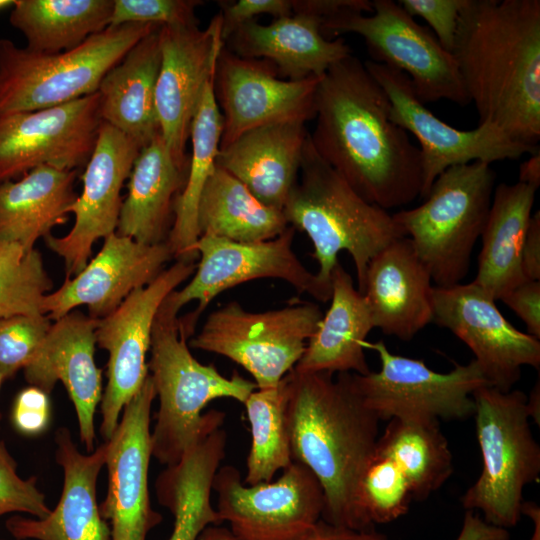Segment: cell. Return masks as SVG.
I'll return each instance as SVG.
<instances>
[{"label":"cell","instance_id":"30bf717a","mask_svg":"<svg viewBox=\"0 0 540 540\" xmlns=\"http://www.w3.org/2000/svg\"><path fill=\"white\" fill-rule=\"evenodd\" d=\"M321 32L328 40L348 33L361 36L372 61L404 73L424 104L439 100L460 106L470 103L452 53L398 1L373 0L369 15L339 13L323 21Z\"/></svg>","mask_w":540,"mask_h":540},{"label":"cell","instance_id":"6da1fadb","mask_svg":"<svg viewBox=\"0 0 540 540\" xmlns=\"http://www.w3.org/2000/svg\"><path fill=\"white\" fill-rule=\"evenodd\" d=\"M390 101L357 57L333 64L315 93L317 154L367 202L388 211L420 197L421 154L390 119Z\"/></svg>","mask_w":540,"mask_h":540},{"label":"cell","instance_id":"ba28073f","mask_svg":"<svg viewBox=\"0 0 540 540\" xmlns=\"http://www.w3.org/2000/svg\"><path fill=\"white\" fill-rule=\"evenodd\" d=\"M160 26H110L80 46L55 54L32 52L0 38V117L69 103L97 92L106 73Z\"/></svg>","mask_w":540,"mask_h":540},{"label":"cell","instance_id":"8d00e7d4","mask_svg":"<svg viewBox=\"0 0 540 540\" xmlns=\"http://www.w3.org/2000/svg\"><path fill=\"white\" fill-rule=\"evenodd\" d=\"M376 450L389 457L405 476L413 500L426 499L453 471L449 444L436 419L389 420Z\"/></svg>","mask_w":540,"mask_h":540},{"label":"cell","instance_id":"7bdbcfd3","mask_svg":"<svg viewBox=\"0 0 540 540\" xmlns=\"http://www.w3.org/2000/svg\"><path fill=\"white\" fill-rule=\"evenodd\" d=\"M46 496L37 487V477L23 479L17 474V463L0 441V517L23 512L34 518L50 513Z\"/></svg>","mask_w":540,"mask_h":540},{"label":"cell","instance_id":"f546056e","mask_svg":"<svg viewBox=\"0 0 540 540\" xmlns=\"http://www.w3.org/2000/svg\"><path fill=\"white\" fill-rule=\"evenodd\" d=\"M186 176L158 134L135 159L115 232L146 245L166 242Z\"/></svg>","mask_w":540,"mask_h":540},{"label":"cell","instance_id":"cb8c5ba5","mask_svg":"<svg viewBox=\"0 0 540 540\" xmlns=\"http://www.w3.org/2000/svg\"><path fill=\"white\" fill-rule=\"evenodd\" d=\"M55 458L63 470V487L56 507L44 518L12 516L5 522L16 540H110L102 518L96 486L107 456V442L83 454L65 427L55 433Z\"/></svg>","mask_w":540,"mask_h":540},{"label":"cell","instance_id":"8992f818","mask_svg":"<svg viewBox=\"0 0 540 540\" xmlns=\"http://www.w3.org/2000/svg\"><path fill=\"white\" fill-rule=\"evenodd\" d=\"M495 181L488 163L452 166L435 179L421 205L392 214L435 287L455 286L466 278L489 214Z\"/></svg>","mask_w":540,"mask_h":540},{"label":"cell","instance_id":"6f0895ef","mask_svg":"<svg viewBox=\"0 0 540 540\" xmlns=\"http://www.w3.org/2000/svg\"><path fill=\"white\" fill-rule=\"evenodd\" d=\"M3 381H4V378H3L2 375L0 374V387H1V384H2ZM0 418H1V415H0Z\"/></svg>","mask_w":540,"mask_h":540},{"label":"cell","instance_id":"277c9868","mask_svg":"<svg viewBox=\"0 0 540 540\" xmlns=\"http://www.w3.org/2000/svg\"><path fill=\"white\" fill-rule=\"evenodd\" d=\"M178 312L166 297L155 317L147 363L159 400L152 457L165 466L178 463L186 451L222 427L224 412L202 413L209 402L231 398L243 404L257 389L237 373L225 377L213 364L200 363L189 349Z\"/></svg>","mask_w":540,"mask_h":540},{"label":"cell","instance_id":"f5cc1de1","mask_svg":"<svg viewBox=\"0 0 540 540\" xmlns=\"http://www.w3.org/2000/svg\"><path fill=\"white\" fill-rule=\"evenodd\" d=\"M518 182L538 189L540 185V151L531 156L519 166Z\"/></svg>","mask_w":540,"mask_h":540},{"label":"cell","instance_id":"d6986e66","mask_svg":"<svg viewBox=\"0 0 540 540\" xmlns=\"http://www.w3.org/2000/svg\"><path fill=\"white\" fill-rule=\"evenodd\" d=\"M155 398L148 374L106 440L108 485L99 511L110 527V540H146L162 521V515L152 508L148 486L151 408Z\"/></svg>","mask_w":540,"mask_h":540},{"label":"cell","instance_id":"681fc988","mask_svg":"<svg viewBox=\"0 0 540 540\" xmlns=\"http://www.w3.org/2000/svg\"><path fill=\"white\" fill-rule=\"evenodd\" d=\"M297 540H389L375 529L357 530L330 524L322 518Z\"/></svg>","mask_w":540,"mask_h":540},{"label":"cell","instance_id":"3957f363","mask_svg":"<svg viewBox=\"0 0 540 540\" xmlns=\"http://www.w3.org/2000/svg\"><path fill=\"white\" fill-rule=\"evenodd\" d=\"M287 426L293 461L305 465L324 492L322 519L374 529L362 516L357 490L379 438V418L357 393L351 373L286 374Z\"/></svg>","mask_w":540,"mask_h":540},{"label":"cell","instance_id":"f35d334b","mask_svg":"<svg viewBox=\"0 0 540 540\" xmlns=\"http://www.w3.org/2000/svg\"><path fill=\"white\" fill-rule=\"evenodd\" d=\"M52 287L39 250L0 242V319L43 314L42 302Z\"/></svg>","mask_w":540,"mask_h":540},{"label":"cell","instance_id":"680465c9","mask_svg":"<svg viewBox=\"0 0 540 540\" xmlns=\"http://www.w3.org/2000/svg\"><path fill=\"white\" fill-rule=\"evenodd\" d=\"M1 540V539H0Z\"/></svg>","mask_w":540,"mask_h":540},{"label":"cell","instance_id":"ac0fdd59","mask_svg":"<svg viewBox=\"0 0 540 540\" xmlns=\"http://www.w3.org/2000/svg\"><path fill=\"white\" fill-rule=\"evenodd\" d=\"M473 281L433 290V323L450 330L472 351L489 386L507 392L521 369H539L540 340L516 329Z\"/></svg>","mask_w":540,"mask_h":540},{"label":"cell","instance_id":"e0dca14e","mask_svg":"<svg viewBox=\"0 0 540 540\" xmlns=\"http://www.w3.org/2000/svg\"><path fill=\"white\" fill-rule=\"evenodd\" d=\"M321 77L286 80L271 62L240 57L224 45L213 81L223 120L220 149L258 127L314 119L315 93Z\"/></svg>","mask_w":540,"mask_h":540},{"label":"cell","instance_id":"484cf974","mask_svg":"<svg viewBox=\"0 0 540 540\" xmlns=\"http://www.w3.org/2000/svg\"><path fill=\"white\" fill-rule=\"evenodd\" d=\"M322 23V18L309 14L276 18L267 25L251 20L230 35L225 47L243 58L271 62L286 80L321 77L351 55L342 37L328 40L322 35Z\"/></svg>","mask_w":540,"mask_h":540},{"label":"cell","instance_id":"ee69618b","mask_svg":"<svg viewBox=\"0 0 540 540\" xmlns=\"http://www.w3.org/2000/svg\"><path fill=\"white\" fill-rule=\"evenodd\" d=\"M411 16L423 18L440 45L452 53L458 21L467 0H399Z\"/></svg>","mask_w":540,"mask_h":540},{"label":"cell","instance_id":"bcb514c9","mask_svg":"<svg viewBox=\"0 0 540 540\" xmlns=\"http://www.w3.org/2000/svg\"><path fill=\"white\" fill-rule=\"evenodd\" d=\"M221 35L225 41L242 24L254 20L258 15H271L276 18L293 14L292 0H237L222 1Z\"/></svg>","mask_w":540,"mask_h":540},{"label":"cell","instance_id":"7a4b0ae2","mask_svg":"<svg viewBox=\"0 0 540 540\" xmlns=\"http://www.w3.org/2000/svg\"><path fill=\"white\" fill-rule=\"evenodd\" d=\"M452 55L479 124L538 146L540 1L467 0Z\"/></svg>","mask_w":540,"mask_h":540},{"label":"cell","instance_id":"1f68e13d","mask_svg":"<svg viewBox=\"0 0 540 540\" xmlns=\"http://www.w3.org/2000/svg\"><path fill=\"white\" fill-rule=\"evenodd\" d=\"M77 170L39 166L15 180L0 183V242H13L26 250L65 223L68 208L77 198Z\"/></svg>","mask_w":540,"mask_h":540},{"label":"cell","instance_id":"4316f807","mask_svg":"<svg viewBox=\"0 0 540 540\" xmlns=\"http://www.w3.org/2000/svg\"><path fill=\"white\" fill-rule=\"evenodd\" d=\"M308 136L302 122L258 127L220 149L216 166L237 178L265 205L283 210L298 179Z\"/></svg>","mask_w":540,"mask_h":540},{"label":"cell","instance_id":"74e56055","mask_svg":"<svg viewBox=\"0 0 540 540\" xmlns=\"http://www.w3.org/2000/svg\"><path fill=\"white\" fill-rule=\"evenodd\" d=\"M287 402L288 383L284 377L275 387L254 390L243 403L251 430L244 484L270 482L293 462Z\"/></svg>","mask_w":540,"mask_h":540},{"label":"cell","instance_id":"d6a6232c","mask_svg":"<svg viewBox=\"0 0 540 540\" xmlns=\"http://www.w3.org/2000/svg\"><path fill=\"white\" fill-rule=\"evenodd\" d=\"M536 191L520 182L499 183L494 189L473 282L496 301L527 281L521 251Z\"/></svg>","mask_w":540,"mask_h":540},{"label":"cell","instance_id":"83f0119b","mask_svg":"<svg viewBox=\"0 0 540 540\" xmlns=\"http://www.w3.org/2000/svg\"><path fill=\"white\" fill-rule=\"evenodd\" d=\"M160 27L138 41L106 73L97 90L102 122L141 148L160 134L155 104L161 63Z\"/></svg>","mask_w":540,"mask_h":540},{"label":"cell","instance_id":"db71d44e","mask_svg":"<svg viewBox=\"0 0 540 540\" xmlns=\"http://www.w3.org/2000/svg\"><path fill=\"white\" fill-rule=\"evenodd\" d=\"M198 540H238L229 528L220 525L208 526L199 536Z\"/></svg>","mask_w":540,"mask_h":540},{"label":"cell","instance_id":"f1b7e54d","mask_svg":"<svg viewBox=\"0 0 540 540\" xmlns=\"http://www.w3.org/2000/svg\"><path fill=\"white\" fill-rule=\"evenodd\" d=\"M330 307L293 368L297 372H370L364 353L374 328L368 304L351 275L338 263L331 275Z\"/></svg>","mask_w":540,"mask_h":540},{"label":"cell","instance_id":"5b68a950","mask_svg":"<svg viewBox=\"0 0 540 540\" xmlns=\"http://www.w3.org/2000/svg\"><path fill=\"white\" fill-rule=\"evenodd\" d=\"M283 213L311 240L316 276L331 289V275L346 251L353 260L362 294L370 260L391 242L406 237L391 213L363 199L306 141L298 179Z\"/></svg>","mask_w":540,"mask_h":540},{"label":"cell","instance_id":"52a82bcc","mask_svg":"<svg viewBox=\"0 0 540 540\" xmlns=\"http://www.w3.org/2000/svg\"><path fill=\"white\" fill-rule=\"evenodd\" d=\"M473 398L483 467L461 503L466 510H480L486 523L511 528L522 516L525 486L540 474V447L530 427L528 396L520 390L483 386Z\"/></svg>","mask_w":540,"mask_h":540},{"label":"cell","instance_id":"11a10c76","mask_svg":"<svg viewBox=\"0 0 540 540\" xmlns=\"http://www.w3.org/2000/svg\"><path fill=\"white\" fill-rule=\"evenodd\" d=\"M522 515H527L533 522V533L529 540H540V510L533 502H524Z\"/></svg>","mask_w":540,"mask_h":540},{"label":"cell","instance_id":"4fadbf2b","mask_svg":"<svg viewBox=\"0 0 540 540\" xmlns=\"http://www.w3.org/2000/svg\"><path fill=\"white\" fill-rule=\"evenodd\" d=\"M221 522L238 540H297L322 518L324 492L315 475L293 461L275 481L244 484L232 465L212 483Z\"/></svg>","mask_w":540,"mask_h":540},{"label":"cell","instance_id":"603a6c76","mask_svg":"<svg viewBox=\"0 0 540 540\" xmlns=\"http://www.w3.org/2000/svg\"><path fill=\"white\" fill-rule=\"evenodd\" d=\"M97 319L73 310L52 323L29 364L25 379L48 394L60 381L77 416L80 441L87 453L95 450L94 417L101 402L102 370L95 362Z\"/></svg>","mask_w":540,"mask_h":540},{"label":"cell","instance_id":"e575fe53","mask_svg":"<svg viewBox=\"0 0 540 540\" xmlns=\"http://www.w3.org/2000/svg\"><path fill=\"white\" fill-rule=\"evenodd\" d=\"M201 235L236 242H259L281 235L289 226L283 210L256 198L237 178L216 166L198 206Z\"/></svg>","mask_w":540,"mask_h":540},{"label":"cell","instance_id":"44dd1931","mask_svg":"<svg viewBox=\"0 0 540 540\" xmlns=\"http://www.w3.org/2000/svg\"><path fill=\"white\" fill-rule=\"evenodd\" d=\"M140 150L134 140L102 122L85 165L81 194L68 208L74 224L65 236L44 238L48 248L63 259L66 277L75 276L86 266L97 240L116 231L123 202L121 189Z\"/></svg>","mask_w":540,"mask_h":540},{"label":"cell","instance_id":"f907efd6","mask_svg":"<svg viewBox=\"0 0 540 540\" xmlns=\"http://www.w3.org/2000/svg\"><path fill=\"white\" fill-rule=\"evenodd\" d=\"M521 266L526 280L540 281V212L530 217L521 251Z\"/></svg>","mask_w":540,"mask_h":540},{"label":"cell","instance_id":"7c38bea8","mask_svg":"<svg viewBox=\"0 0 540 540\" xmlns=\"http://www.w3.org/2000/svg\"><path fill=\"white\" fill-rule=\"evenodd\" d=\"M380 359L378 372L351 373L364 404L382 420L425 418L462 420L474 415V392L489 386L473 359L449 372H437L423 360L393 354L386 344L365 343Z\"/></svg>","mask_w":540,"mask_h":540},{"label":"cell","instance_id":"d590c367","mask_svg":"<svg viewBox=\"0 0 540 540\" xmlns=\"http://www.w3.org/2000/svg\"><path fill=\"white\" fill-rule=\"evenodd\" d=\"M113 0H15L10 24L28 50L55 54L80 46L109 27Z\"/></svg>","mask_w":540,"mask_h":540},{"label":"cell","instance_id":"4dcf8cb0","mask_svg":"<svg viewBox=\"0 0 540 540\" xmlns=\"http://www.w3.org/2000/svg\"><path fill=\"white\" fill-rule=\"evenodd\" d=\"M226 442L225 430L218 428L158 475L157 500L174 519L168 540H198L208 526L222 523L212 505L211 493L213 479L225 457Z\"/></svg>","mask_w":540,"mask_h":540},{"label":"cell","instance_id":"9f6ffc18","mask_svg":"<svg viewBox=\"0 0 540 540\" xmlns=\"http://www.w3.org/2000/svg\"><path fill=\"white\" fill-rule=\"evenodd\" d=\"M15 0H0V11L11 9L14 6Z\"/></svg>","mask_w":540,"mask_h":540},{"label":"cell","instance_id":"c3c4849f","mask_svg":"<svg viewBox=\"0 0 540 540\" xmlns=\"http://www.w3.org/2000/svg\"><path fill=\"white\" fill-rule=\"evenodd\" d=\"M293 14H309L323 21L344 11L372 12L369 0H292Z\"/></svg>","mask_w":540,"mask_h":540},{"label":"cell","instance_id":"9a60e30c","mask_svg":"<svg viewBox=\"0 0 540 540\" xmlns=\"http://www.w3.org/2000/svg\"><path fill=\"white\" fill-rule=\"evenodd\" d=\"M195 269V262L176 260L151 283L134 290L112 313L97 319L96 344L108 353L107 385L100 402V432L105 441L149 374L146 358L162 302Z\"/></svg>","mask_w":540,"mask_h":540},{"label":"cell","instance_id":"f6af8a7d","mask_svg":"<svg viewBox=\"0 0 540 540\" xmlns=\"http://www.w3.org/2000/svg\"><path fill=\"white\" fill-rule=\"evenodd\" d=\"M50 394L30 385L16 395L11 421L14 428L25 436H37L45 432L51 419Z\"/></svg>","mask_w":540,"mask_h":540},{"label":"cell","instance_id":"2e32d148","mask_svg":"<svg viewBox=\"0 0 540 540\" xmlns=\"http://www.w3.org/2000/svg\"><path fill=\"white\" fill-rule=\"evenodd\" d=\"M101 124L97 92L59 106L0 117V183L39 166L77 170L86 165Z\"/></svg>","mask_w":540,"mask_h":540},{"label":"cell","instance_id":"b9f144b4","mask_svg":"<svg viewBox=\"0 0 540 540\" xmlns=\"http://www.w3.org/2000/svg\"><path fill=\"white\" fill-rule=\"evenodd\" d=\"M197 0H113L110 26L130 23L166 25L198 24Z\"/></svg>","mask_w":540,"mask_h":540},{"label":"cell","instance_id":"7402d4cb","mask_svg":"<svg viewBox=\"0 0 540 540\" xmlns=\"http://www.w3.org/2000/svg\"><path fill=\"white\" fill-rule=\"evenodd\" d=\"M172 258L167 242L146 245L111 233L78 274L45 295L42 313L55 321L86 305L90 317L104 318L134 290L151 283Z\"/></svg>","mask_w":540,"mask_h":540},{"label":"cell","instance_id":"8fae6325","mask_svg":"<svg viewBox=\"0 0 540 540\" xmlns=\"http://www.w3.org/2000/svg\"><path fill=\"white\" fill-rule=\"evenodd\" d=\"M292 226L278 237L259 242H236L213 235H201L195 245L200 256L189 283L174 290L167 298L180 311L197 301V307L179 317L188 340L195 334L196 324L211 301L227 289L257 279H280L298 293H307L319 302L330 301L331 289L324 286L295 254Z\"/></svg>","mask_w":540,"mask_h":540},{"label":"cell","instance_id":"ab89813d","mask_svg":"<svg viewBox=\"0 0 540 540\" xmlns=\"http://www.w3.org/2000/svg\"><path fill=\"white\" fill-rule=\"evenodd\" d=\"M412 500L405 476L375 447L357 490L358 507L366 522L374 527L394 521L408 512Z\"/></svg>","mask_w":540,"mask_h":540},{"label":"cell","instance_id":"ffe728a7","mask_svg":"<svg viewBox=\"0 0 540 540\" xmlns=\"http://www.w3.org/2000/svg\"><path fill=\"white\" fill-rule=\"evenodd\" d=\"M159 36L155 104L160 134L174 161L187 170L185 148L191 123L225 45L221 15H215L205 29L198 24L161 26Z\"/></svg>","mask_w":540,"mask_h":540},{"label":"cell","instance_id":"d4e9b609","mask_svg":"<svg viewBox=\"0 0 540 540\" xmlns=\"http://www.w3.org/2000/svg\"><path fill=\"white\" fill-rule=\"evenodd\" d=\"M433 290L430 273L403 237L370 260L362 294L374 328L408 342L433 321Z\"/></svg>","mask_w":540,"mask_h":540},{"label":"cell","instance_id":"60d3db41","mask_svg":"<svg viewBox=\"0 0 540 540\" xmlns=\"http://www.w3.org/2000/svg\"><path fill=\"white\" fill-rule=\"evenodd\" d=\"M51 319L44 314L0 319V374L4 380L24 369L44 342Z\"/></svg>","mask_w":540,"mask_h":540},{"label":"cell","instance_id":"836d02e7","mask_svg":"<svg viewBox=\"0 0 540 540\" xmlns=\"http://www.w3.org/2000/svg\"><path fill=\"white\" fill-rule=\"evenodd\" d=\"M213 81L204 89L191 123L192 153L184 187L174 203L173 223L166 241L176 260L194 262L198 257L195 250L200 237L198 206L203 189L216 168L223 130Z\"/></svg>","mask_w":540,"mask_h":540},{"label":"cell","instance_id":"7dc6e473","mask_svg":"<svg viewBox=\"0 0 540 540\" xmlns=\"http://www.w3.org/2000/svg\"><path fill=\"white\" fill-rule=\"evenodd\" d=\"M500 301L525 323L527 334L540 340V281L527 280Z\"/></svg>","mask_w":540,"mask_h":540},{"label":"cell","instance_id":"5bb4252c","mask_svg":"<svg viewBox=\"0 0 540 540\" xmlns=\"http://www.w3.org/2000/svg\"><path fill=\"white\" fill-rule=\"evenodd\" d=\"M363 63L390 101V119L412 133L420 143L421 198L427 197L435 179L449 167L475 161L491 164L516 160L539 151V146L516 141L493 125L479 124L473 130L456 129L426 108L404 73L372 60Z\"/></svg>","mask_w":540,"mask_h":540},{"label":"cell","instance_id":"816d5d0a","mask_svg":"<svg viewBox=\"0 0 540 540\" xmlns=\"http://www.w3.org/2000/svg\"><path fill=\"white\" fill-rule=\"evenodd\" d=\"M507 529L486 523L471 510H466L461 531L456 540H509Z\"/></svg>","mask_w":540,"mask_h":540},{"label":"cell","instance_id":"9c48e42d","mask_svg":"<svg viewBox=\"0 0 540 540\" xmlns=\"http://www.w3.org/2000/svg\"><path fill=\"white\" fill-rule=\"evenodd\" d=\"M322 317L310 302L250 312L232 301L207 316L189 346L231 359L251 374L257 389L271 388L296 366Z\"/></svg>","mask_w":540,"mask_h":540}]
</instances>
